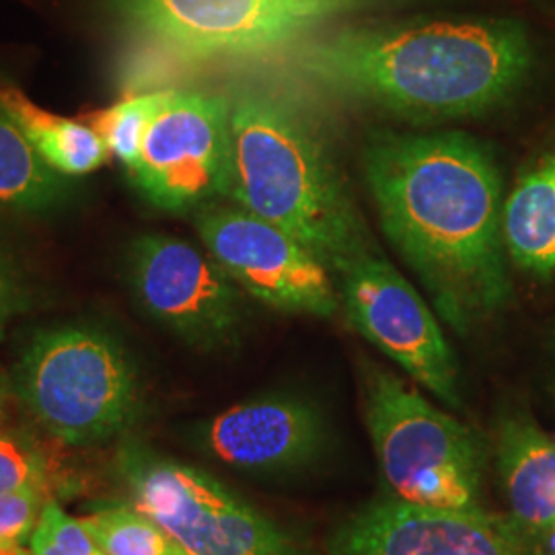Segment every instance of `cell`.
<instances>
[{
	"mask_svg": "<svg viewBox=\"0 0 555 555\" xmlns=\"http://www.w3.org/2000/svg\"><path fill=\"white\" fill-rule=\"evenodd\" d=\"M533 43L515 20L344 21L231 68L305 98L396 118H476L527 79Z\"/></svg>",
	"mask_w": 555,
	"mask_h": 555,
	"instance_id": "obj_1",
	"label": "cell"
},
{
	"mask_svg": "<svg viewBox=\"0 0 555 555\" xmlns=\"http://www.w3.org/2000/svg\"><path fill=\"white\" fill-rule=\"evenodd\" d=\"M362 178L385 237L456 336L511 305L504 185L483 142L465 132H378L362 151Z\"/></svg>",
	"mask_w": 555,
	"mask_h": 555,
	"instance_id": "obj_2",
	"label": "cell"
},
{
	"mask_svg": "<svg viewBox=\"0 0 555 555\" xmlns=\"http://www.w3.org/2000/svg\"><path fill=\"white\" fill-rule=\"evenodd\" d=\"M229 194L298 238L336 278L378 249L318 121L298 95L245 82L229 98Z\"/></svg>",
	"mask_w": 555,
	"mask_h": 555,
	"instance_id": "obj_3",
	"label": "cell"
},
{
	"mask_svg": "<svg viewBox=\"0 0 555 555\" xmlns=\"http://www.w3.org/2000/svg\"><path fill=\"white\" fill-rule=\"evenodd\" d=\"M417 0H105L128 36L121 82L142 93L185 70L268 59L337 23Z\"/></svg>",
	"mask_w": 555,
	"mask_h": 555,
	"instance_id": "obj_4",
	"label": "cell"
},
{
	"mask_svg": "<svg viewBox=\"0 0 555 555\" xmlns=\"http://www.w3.org/2000/svg\"><path fill=\"white\" fill-rule=\"evenodd\" d=\"M362 416L387 496L440 511H483L488 442L375 360L358 362Z\"/></svg>",
	"mask_w": 555,
	"mask_h": 555,
	"instance_id": "obj_5",
	"label": "cell"
},
{
	"mask_svg": "<svg viewBox=\"0 0 555 555\" xmlns=\"http://www.w3.org/2000/svg\"><path fill=\"white\" fill-rule=\"evenodd\" d=\"M13 375L25 410L64 444L121 437L144 414L139 364L100 325L62 323L36 332Z\"/></svg>",
	"mask_w": 555,
	"mask_h": 555,
	"instance_id": "obj_6",
	"label": "cell"
},
{
	"mask_svg": "<svg viewBox=\"0 0 555 555\" xmlns=\"http://www.w3.org/2000/svg\"><path fill=\"white\" fill-rule=\"evenodd\" d=\"M128 502L188 555H300L295 539L217 477L140 444L118 451Z\"/></svg>",
	"mask_w": 555,
	"mask_h": 555,
	"instance_id": "obj_7",
	"label": "cell"
},
{
	"mask_svg": "<svg viewBox=\"0 0 555 555\" xmlns=\"http://www.w3.org/2000/svg\"><path fill=\"white\" fill-rule=\"evenodd\" d=\"M128 288L146 318L199 352L235 348L247 325L245 293L206 249L146 233L124 258Z\"/></svg>",
	"mask_w": 555,
	"mask_h": 555,
	"instance_id": "obj_8",
	"label": "cell"
},
{
	"mask_svg": "<svg viewBox=\"0 0 555 555\" xmlns=\"http://www.w3.org/2000/svg\"><path fill=\"white\" fill-rule=\"evenodd\" d=\"M339 311L358 336L399 364L440 403L461 412L459 362L437 311L375 249L336 272Z\"/></svg>",
	"mask_w": 555,
	"mask_h": 555,
	"instance_id": "obj_9",
	"label": "cell"
},
{
	"mask_svg": "<svg viewBox=\"0 0 555 555\" xmlns=\"http://www.w3.org/2000/svg\"><path fill=\"white\" fill-rule=\"evenodd\" d=\"M229 95L173 87L128 173L149 204L179 215L229 194Z\"/></svg>",
	"mask_w": 555,
	"mask_h": 555,
	"instance_id": "obj_10",
	"label": "cell"
},
{
	"mask_svg": "<svg viewBox=\"0 0 555 555\" xmlns=\"http://www.w3.org/2000/svg\"><path fill=\"white\" fill-rule=\"evenodd\" d=\"M199 241L259 302L293 315L334 318L339 295L332 270L298 238L241 206H204L196 217Z\"/></svg>",
	"mask_w": 555,
	"mask_h": 555,
	"instance_id": "obj_11",
	"label": "cell"
},
{
	"mask_svg": "<svg viewBox=\"0 0 555 555\" xmlns=\"http://www.w3.org/2000/svg\"><path fill=\"white\" fill-rule=\"evenodd\" d=\"M327 555H550L511 515L424 508L378 498L327 539Z\"/></svg>",
	"mask_w": 555,
	"mask_h": 555,
	"instance_id": "obj_12",
	"label": "cell"
},
{
	"mask_svg": "<svg viewBox=\"0 0 555 555\" xmlns=\"http://www.w3.org/2000/svg\"><path fill=\"white\" fill-rule=\"evenodd\" d=\"M321 408L295 393L241 401L199 428V447L243 476L280 479L315 467L330 449Z\"/></svg>",
	"mask_w": 555,
	"mask_h": 555,
	"instance_id": "obj_13",
	"label": "cell"
},
{
	"mask_svg": "<svg viewBox=\"0 0 555 555\" xmlns=\"http://www.w3.org/2000/svg\"><path fill=\"white\" fill-rule=\"evenodd\" d=\"M498 476L511 518L555 555V440L527 414H508L498 424Z\"/></svg>",
	"mask_w": 555,
	"mask_h": 555,
	"instance_id": "obj_14",
	"label": "cell"
},
{
	"mask_svg": "<svg viewBox=\"0 0 555 555\" xmlns=\"http://www.w3.org/2000/svg\"><path fill=\"white\" fill-rule=\"evenodd\" d=\"M506 256L537 278L555 276V146L516 179L502 206Z\"/></svg>",
	"mask_w": 555,
	"mask_h": 555,
	"instance_id": "obj_15",
	"label": "cell"
},
{
	"mask_svg": "<svg viewBox=\"0 0 555 555\" xmlns=\"http://www.w3.org/2000/svg\"><path fill=\"white\" fill-rule=\"evenodd\" d=\"M0 105L41 159L64 178L89 176L112 157L87 121L62 118L43 109L4 77H0Z\"/></svg>",
	"mask_w": 555,
	"mask_h": 555,
	"instance_id": "obj_16",
	"label": "cell"
},
{
	"mask_svg": "<svg viewBox=\"0 0 555 555\" xmlns=\"http://www.w3.org/2000/svg\"><path fill=\"white\" fill-rule=\"evenodd\" d=\"M70 178L54 171L0 105V215L48 217L73 196Z\"/></svg>",
	"mask_w": 555,
	"mask_h": 555,
	"instance_id": "obj_17",
	"label": "cell"
},
{
	"mask_svg": "<svg viewBox=\"0 0 555 555\" xmlns=\"http://www.w3.org/2000/svg\"><path fill=\"white\" fill-rule=\"evenodd\" d=\"M80 522L105 555H188L153 518L128 504H105Z\"/></svg>",
	"mask_w": 555,
	"mask_h": 555,
	"instance_id": "obj_18",
	"label": "cell"
},
{
	"mask_svg": "<svg viewBox=\"0 0 555 555\" xmlns=\"http://www.w3.org/2000/svg\"><path fill=\"white\" fill-rule=\"evenodd\" d=\"M171 91L173 87L132 93L87 118V124L105 142L109 155L116 157L126 171L139 159L144 134Z\"/></svg>",
	"mask_w": 555,
	"mask_h": 555,
	"instance_id": "obj_19",
	"label": "cell"
},
{
	"mask_svg": "<svg viewBox=\"0 0 555 555\" xmlns=\"http://www.w3.org/2000/svg\"><path fill=\"white\" fill-rule=\"evenodd\" d=\"M52 477L50 459L31 438L0 433V494L38 490L48 496Z\"/></svg>",
	"mask_w": 555,
	"mask_h": 555,
	"instance_id": "obj_20",
	"label": "cell"
},
{
	"mask_svg": "<svg viewBox=\"0 0 555 555\" xmlns=\"http://www.w3.org/2000/svg\"><path fill=\"white\" fill-rule=\"evenodd\" d=\"M29 543L34 555H105L80 518L66 515L54 498L46 500Z\"/></svg>",
	"mask_w": 555,
	"mask_h": 555,
	"instance_id": "obj_21",
	"label": "cell"
},
{
	"mask_svg": "<svg viewBox=\"0 0 555 555\" xmlns=\"http://www.w3.org/2000/svg\"><path fill=\"white\" fill-rule=\"evenodd\" d=\"M48 498L38 490L0 494V547L15 550L31 541Z\"/></svg>",
	"mask_w": 555,
	"mask_h": 555,
	"instance_id": "obj_22",
	"label": "cell"
},
{
	"mask_svg": "<svg viewBox=\"0 0 555 555\" xmlns=\"http://www.w3.org/2000/svg\"><path fill=\"white\" fill-rule=\"evenodd\" d=\"M34 305V286L20 258L0 238V339L13 318L29 311Z\"/></svg>",
	"mask_w": 555,
	"mask_h": 555,
	"instance_id": "obj_23",
	"label": "cell"
},
{
	"mask_svg": "<svg viewBox=\"0 0 555 555\" xmlns=\"http://www.w3.org/2000/svg\"><path fill=\"white\" fill-rule=\"evenodd\" d=\"M7 396H9V378L4 377V373H2V369H0V420H2V414H4Z\"/></svg>",
	"mask_w": 555,
	"mask_h": 555,
	"instance_id": "obj_24",
	"label": "cell"
},
{
	"mask_svg": "<svg viewBox=\"0 0 555 555\" xmlns=\"http://www.w3.org/2000/svg\"><path fill=\"white\" fill-rule=\"evenodd\" d=\"M23 554V547H15V550H4L0 547V555H21Z\"/></svg>",
	"mask_w": 555,
	"mask_h": 555,
	"instance_id": "obj_25",
	"label": "cell"
},
{
	"mask_svg": "<svg viewBox=\"0 0 555 555\" xmlns=\"http://www.w3.org/2000/svg\"><path fill=\"white\" fill-rule=\"evenodd\" d=\"M21 555H34V554H31V552H25V550H23V554H21Z\"/></svg>",
	"mask_w": 555,
	"mask_h": 555,
	"instance_id": "obj_26",
	"label": "cell"
}]
</instances>
